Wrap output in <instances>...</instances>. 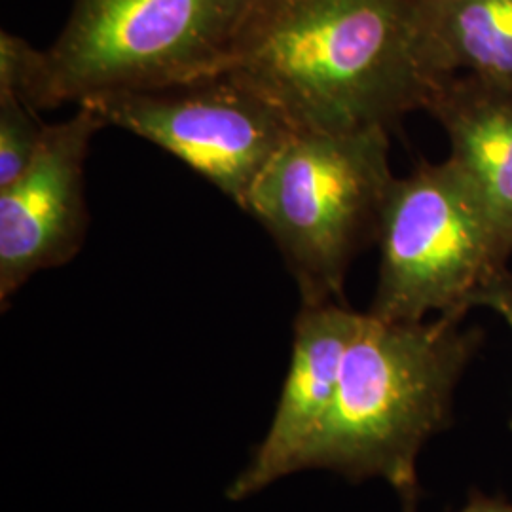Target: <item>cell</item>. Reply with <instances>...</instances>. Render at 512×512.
<instances>
[{"label": "cell", "instance_id": "6da1fadb", "mask_svg": "<svg viewBox=\"0 0 512 512\" xmlns=\"http://www.w3.org/2000/svg\"><path fill=\"white\" fill-rule=\"evenodd\" d=\"M224 74L294 131L389 129L450 78L418 0H253Z\"/></svg>", "mask_w": 512, "mask_h": 512}, {"label": "cell", "instance_id": "7c38bea8", "mask_svg": "<svg viewBox=\"0 0 512 512\" xmlns=\"http://www.w3.org/2000/svg\"><path fill=\"white\" fill-rule=\"evenodd\" d=\"M44 69V52L27 40L2 31L0 35V93L16 95L37 110V95ZM38 112V110H37Z\"/></svg>", "mask_w": 512, "mask_h": 512}, {"label": "cell", "instance_id": "277c9868", "mask_svg": "<svg viewBox=\"0 0 512 512\" xmlns=\"http://www.w3.org/2000/svg\"><path fill=\"white\" fill-rule=\"evenodd\" d=\"M253 0H74L44 52L37 110L224 74Z\"/></svg>", "mask_w": 512, "mask_h": 512}, {"label": "cell", "instance_id": "3957f363", "mask_svg": "<svg viewBox=\"0 0 512 512\" xmlns=\"http://www.w3.org/2000/svg\"><path fill=\"white\" fill-rule=\"evenodd\" d=\"M395 181L387 129L294 131L243 211L274 238L302 304L344 302L355 255L378 239Z\"/></svg>", "mask_w": 512, "mask_h": 512}, {"label": "cell", "instance_id": "30bf717a", "mask_svg": "<svg viewBox=\"0 0 512 512\" xmlns=\"http://www.w3.org/2000/svg\"><path fill=\"white\" fill-rule=\"evenodd\" d=\"M418 14L442 73L512 90V0H418Z\"/></svg>", "mask_w": 512, "mask_h": 512}, {"label": "cell", "instance_id": "ba28073f", "mask_svg": "<svg viewBox=\"0 0 512 512\" xmlns=\"http://www.w3.org/2000/svg\"><path fill=\"white\" fill-rule=\"evenodd\" d=\"M363 317L365 313L351 310L346 302L302 304L294 319L291 363L270 429L230 484V501L247 499L300 471L304 452L334 406L344 359Z\"/></svg>", "mask_w": 512, "mask_h": 512}, {"label": "cell", "instance_id": "5bb4252c", "mask_svg": "<svg viewBox=\"0 0 512 512\" xmlns=\"http://www.w3.org/2000/svg\"><path fill=\"white\" fill-rule=\"evenodd\" d=\"M418 505H403V512H416ZM458 512H512V503L495 495H471L469 503Z\"/></svg>", "mask_w": 512, "mask_h": 512}, {"label": "cell", "instance_id": "8992f818", "mask_svg": "<svg viewBox=\"0 0 512 512\" xmlns=\"http://www.w3.org/2000/svg\"><path fill=\"white\" fill-rule=\"evenodd\" d=\"M84 105L99 112L107 126L164 148L241 209L294 133L270 101L228 74Z\"/></svg>", "mask_w": 512, "mask_h": 512}, {"label": "cell", "instance_id": "8fae6325", "mask_svg": "<svg viewBox=\"0 0 512 512\" xmlns=\"http://www.w3.org/2000/svg\"><path fill=\"white\" fill-rule=\"evenodd\" d=\"M46 124L16 95L0 93V188L16 181L37 156Z\"/></svg>", "mask_w": 512, "mask_h": 512}, {"label": "cell", "instance_id": "7a4b0ae2", "mask_svg": "<svg viewBox=\"0 0 512 512\" xmlns=\"http://www.w3.org/2000/svg\"><path fill=\"white\" fill-rule=\"evenodd\" d=\"M463 317L389 323L365 313L349 346L329 418L300 461L365 482L382 478L418 505V458L452 421L459 380L480 344Z\"/></svg>", "mask_w": 512, "mask_h": 512}, {"label": "cell", "instance_id": "4fadbf2b", "mask_svg": "<svg viewBox=\"0 0 512 512\" xmlns=\"http://www.w3.org/2000/svg\"><path fill=\"white\" fill-rule=\"evenodd\" d=\"M482 308H490L495 313H499V317H503V321L507 323V327L512 332V275L501 285H497L494 291L484 298Z\"/></svg>", "mask_w": 512, "mask_h": 512}, {"label": "cell", "instance_id": "5b68a950", "mask_svg": "<svg viewBox=\"0 0 512 512\" xmlns=\"http://www.w3.org/2000/svg\"><path fill=\"white\" fill-rule=\"evenodd\" d=\"M376 241L380 274L366 313L389 323L465 319L511 277V241L450 158L395 177Z\"/></svg>", "mask_w": 512, "mask_h": 512}, {"label": "cell", "instance_id": "52a82bcc", "mask_svg": "<svg viewBox=\"0 0 512 512\" xmlns=\"http://www.w3.org/2000/svg\"><path fill=\"white\" fill-rule=\"evenodd\" d=\"M107 122L88 105L69 120L46 126L29 167L0 188V302L38 272L65 266L80 253L88 207L84 165L93 135Z\"/></svg>", "mask_w": 512, "mask_h": 512}, {"label": "cell", "instance_id": "9c48e42d", "mask_svg": "<svg viewBox=\"0 0 512 512\" xmlns=\"http://www.w3.org/2000/svg\"><path fill=\"white\" fill-rule=\"evenodd\" d=\"M427 110L450 141V160L473 183L512 245V90L454 74Z\"/></svg>", "mask_w": 512, "mask_h": 512}]
</instances>
